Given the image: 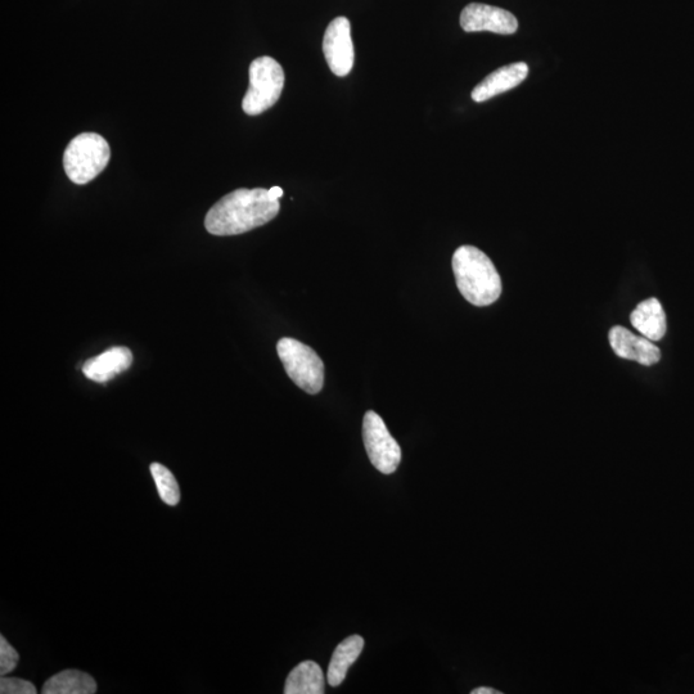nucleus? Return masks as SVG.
<instances>
[{"instance_id": "f257e3e1", "label": "nucleus", "mask_w": 694, "mask_h": 694, "mask_svg": "<svg viewBox=\"0 0 694 694\" xmlns=\"http://www.w3.org/2000/svg\"><path fill=\"white\" fill-rule=\"evenodd\" d=\"M279 200L269 189H236L211 207L205 218L206 231L214 236H237L263 227L276 218Z\"/></svg>"}, {"instance_id": "f03ea898", "label": "nucleus", "mask_w": 694, "mask_h": 694, "mask_svg": "<svg viewBox=\"0 0 694 694\" xmlns=\"http://www.w3.org/2000/svg\"><path fill=\"white\" fill-rule=\"evenodd\" d=\"M459 292L475 306L494 304L502 295V279L488 255L473 246L459 247L453 255Z\"/></svg>"}, {"instance_id": "7ed1b4c3", "label": "nucleus", "mask_w": 694, "mask_h": 694, "mask_svg": "<svg viewBox=\"0 0 694 694\" xmlns=\"http://www.w3.org/2000/svg\"><path fill=\"white\" fill-rule=\"evenodd\" d=\"M111 159L110 146L102 135L83 133L75 137L63 155V168L72 183L84 186L106 169Z\"/></svg>"}, {"instance_id": "20e7f679", "label": "nucleus", "mask_w": 694, "mask_h": 694, "mask_svg": "<svg viewBox=\"0 0 694 694\" xmlns=\"http://www.w3.org/2000/svg\"><path fill=\"white\" fill-rule=\"evenodd\" d=\"M283 87L285 71L282 66L272 57L256 58L250 66V85L243 98V111L250 116L263 114L276 105Z\"/></svg>"}, {"instance_id": "39448f33", "label": "nucleus", "mask_w": 694, "mask_h": 694, "mask_svg": "<svg viewBox=\"0 0 694 694\" xmlns=\"http://www.w3.org/2000/svg\"><path fill=\"white\" fill-rule=\"evenodd\" d=\"M279 359L288 377L310 395L319 394L324 385V364L312 347L295 339L279 340L277 344Z\"/></svg>"}, {"instance_id": "423d86ee", "label": "nucleus", "mask_w": 694, "mask_h": 694, "mask_svg": "<svg viewBox=\"0 0 694 694\" xmlns=\"http://www.w3.org/2000/svg\"><path fill=\"white\" fill-rule=\"evenodd\" d=\"M363 439L368 457L377 471L383 475H391L398 470L401 462L398 441L391 436L383 419L373 410L365 413Z\"/></svg>"}, {"instance_id": "0eeeda50", "label": "nucleus", "mask_w": 694, "mask_h": 694, "mask_svg": "<svg viewBox=\"0 0 694 694\" xmlns=\"http://www.w3.org/2000/svg\"><path fill=\"white\" fill-rule=\"evenodd\" d=\"M323 52L328 66L336 76L344 78L353 70L355 52L351 39V25L346 17H337L327 27L323 39Z\"/></svg>"}, {"instance_id": "6e6552de", "label": "nucleus", "mask_w": 694, "mask_h": 694, "mask_svg": "<svg viewBox=\"0 0 694 694\" xmlns=\"http://www.w3.org/2000/svg\"><path fill=\"white\" fill-rule=\"evenodd\" d=\"M461 26L467 33L490 31L494 34L512 35L518 29V21L506 9L471 3L461 13Z\"/></svg>"}, {"instance_id": "1a4fd4ad", "label": "nucleus", "mask_w": 694, "mask_h": 694, "mask_svg": "<svg viewBox=\"0 0 694 694\" xmlns=\"http://www.w3.org/2000/svg\"><path fill=\"white\" fill-rule=\"evenodd\" d=\"M608 339H610L612 350L620 358L634 360L647 367L660 362L659 347L652 344L647 337H639L624 327L616 326L608 333Z\"/></svg>"}, {"instance_id": "9d476101", "label": "nucleus", "mask_w": 694, "mask_h": 694, "mask_svg": "<svg viewBox=\"0 0 694 694\" xmlns=\"http://www.w3.org/2000/svg\"><path fill=\"white\" fill-rule=\"evenodd\" d=\"M132 363V351L128 347L115 346L105 353L87 360L83 365V373L90 381L106 383L128 371Z\"/></svg>"}, {"instance_id": "9b49d317", "label": "nucleus", "mask_w": 694, "mask_h": 694, "mask_svg": "<svg viewBox=\"0 0 694 694\" xmlns=\"http://www.w3.org/2000/svg\"><path fill=\"white\" fill-rule=\"evenodd\" d=\"M529 75V66L525 62L512 63V65L500 67L493 74L486 76L472 92L475 102H485L489 99L506 93L508 90L518 87Z\"/></svg>"}, {"instance_id": "f8f14e48", "label": "nucleus", "mask_w": 694, "mask_h": 694, "mask_svg": "<svg viewBox=\"0 0 694 694\" xmlns=\"http://www.w3.org/2000/svg\"><path fill=\"white\" fill-rule=\"evenodd\" d=\"M630 322L634 328H637V331L651 341L662 340L668 331L666 314L657 299L646 300L639 304L630 315Z\"/></svg>"}, {"instance_id": "ddd939ff", "label": "nucleus", "mask_w": 694, "mask_h": 694, "mask_svg": "<svg viewBox=\"0 0 694 694\" xmlns=\"http://www.w3.org/2000/svg\"><path fill=\"white\" fill-rule=\"evenodd\" d=\"M364 648V639L360 635H351L337 646L328 666L327 680L331 687H339L346 679L347 671L354 664Z\"/></svg>"}, {"instance_id": "4468645a", "label": "nucleus", "mask_w": 694, "mask_h": 694, "mask_svg": "<svg viewBox=\"0 0 694 694\" xmlns=\"http://www.w3.org/2000/svg\"><path fill=\"white\" fill-rule=\"evenodd\" d=\"M97 692L96 680L80 670L61 671L44 683V694H93Z\"/></svg>"}, {"instance_id": "2eb2a0df", "label": "nucleus", "mask_w": 694, "mask_h": 694, "mask_svg": "<svg viewBox=\"0 0 694 694\" xmlns=\"http://www.w3.org/2000/svg\"><path fill=\"white\" fill-rule=\"evenodd\" d=\"M286 694H323L324 674L321 666L314 661H304L297 665L286 680Z\"/></svg>"}, {"instance_id": "dca6fc26", "label": "nucleus", "mask_w": 694, "mask_h": 694, "mask_svg": "<svg viewBox=\"0 0 694 694\" xmlns=\"http://www.w3.org/2000/svg\"><path fill=\"white\" fill-rule=\"evenodd\" d=\"M151 473L153 480H155L157 491H159L160 498L164 500V503L168 504V506H177L180 502V489L173 472L160 463H152Z\"/></svg>"}, {"instance_id": "f3484780", "label": "nucleus", "mask_w": 694, "mask_h": 694, "mask_svg": "<svg viewBox=\"0 0 694 694\" xmlns=\"http://www.w3.org/2000/svg\"><path fill=\"white\" fill-rule=\"evenodd\" d=\"M18 660H20V655L2 635L0 637V674L2 677L16 669Z\"/></svg>"}, {"instance_id": "a211bd4d", "label": "nucleus", "mask_w": 694, "mask_h": 694, "mask_svg": "<svg viewBox=\"0 0 694 694\" xmlns=\"http://www.w3.org/2000/svg\"><path fill=\"white\" fill-rule=\"evenodd\" d=\"M0 693L2 694H35L38 693L33 683L20 678H7L0 680Z\"/></svg>"}, {"instance_id": "6ab92c4d", "label": "nucleus", "mask_w": 694, "mask_h": 694, "mask_svg": "<svg viewBox=\"0 0 694 694\" xmlns=\"http://www.w3.org/2000/svg\"><path fill=\"white\" fill-rule=\"evenodd\" d=\"M270 196L277 198H281L283 196V189L281 187H273L269 189Z\"/></svg>"}, {"instance_id": "aec40b11", "label": "nucleus", "mask_w": 694, "mask_h": 694, "mask_svg": "<svg viewBox=\"0 0 694 694\" xmlns=\"http://www.w3.org/2000/svg\"><path fill=\"white\" fill-rule=\"evenodd\" d=\"M499 691H494V689L491 688H477L475 691H472V694H499Z\"/></svg>"}]
</instances>
